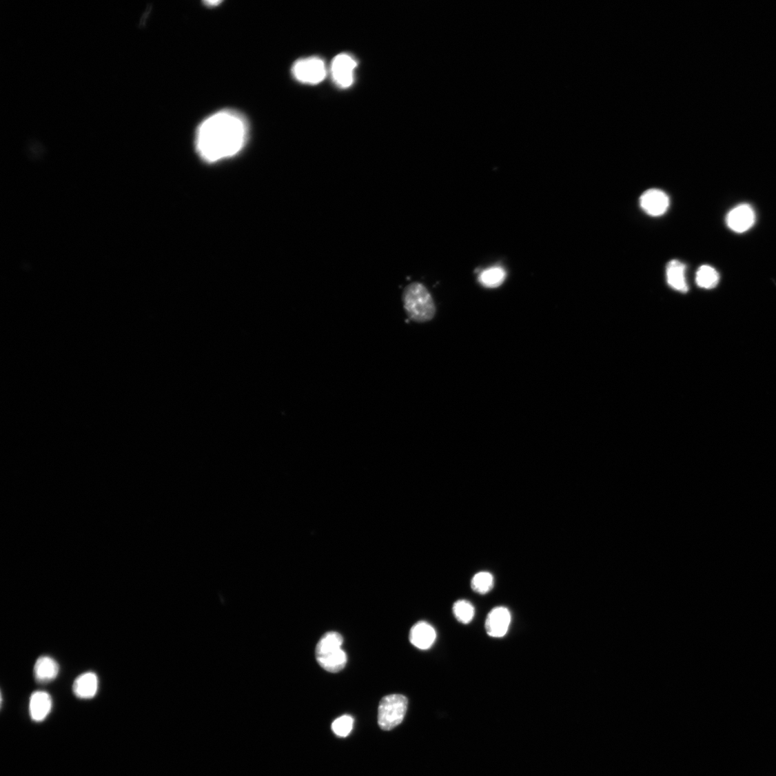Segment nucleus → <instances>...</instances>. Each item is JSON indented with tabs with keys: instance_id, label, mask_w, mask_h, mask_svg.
<instances>
[{
	"instance_id": "nucleus-1",
	"label": "nucleus",
	"mask_w": 776,
	"mask_h": 776,
	"mask_svg": "<svg viewBox=\"0 0 776 776\" xmlns=\"http://www.w3.org/2000/svg\"><path fill=\"white\" fill-rule=\"evenodd\" d=\"M249 127L240 112L224 110L202 122L196 130V149L202 160L214 163L238 155L247 143Z\"/></svg>"
},
{
	"instance_id": "nucleus-2",
	"label": "nucleus",
	"mask_w": 776,
	"mask_h": 776,
	"mask_svg": "<svg viewBox=\"0 0 776 776\" xmlns=\"http://www.w3.org/2000/svg\"><path fill=\"white\" fill-rule=\"evenodd\" d=\"M402 302L405 311L415 323H428L436 315L433 298L426 285L420 282H413L406 287L402 293Z\"/></svg>"
},
{
	"instance_id": "nucleus-3",
	"label": "nucleus",
	"mask_w": 776,
	"mask_h": 776,
	"mask_svg": "<svg viewBox=\"0 0 776 776\" xmlns=\"http://www.w3.org/2000/svg\"><path fill=\"white\" fill-rule=\"evenodd\" d=\"M342 640L334 635H325L320 639L316 648V659L318 664L331 673L342 671L347 657L342 649Z\"/></svg>"
},
{
	"instance_id": "nucleus-4",
	"label": "nucleus",
	"mask_w": 776,
	"mask_h": 776,
	"mask_svg": "<svg viewBox=\"0 0 776 776\" xmlns=\"http://www.w3.org/2000/svg\"><path fill=\"white\" fill-rule=\"evenodd\" d=\"M408 700L401 695H391L383 697L379 704L378 722L383 731L396 728L406 716Z\"/></svg>"
},
{
	"instance_id": "nucleus-5",
	"label": "nucleus",
	"mask_w": 776,
	"mask_h": 776,
	"mask_svg": "<svg viewBox=\"0 0 776 776\" xmlns=\"http://www.w3.org/2000/svg\"><path fill=\"white\" fill-rule=\"evenodd\" d=\"M292 72L296 80L309 84L322 82L327 75L325 62L316 57L298 60L294 63Z\"/></svg>"
},
{
	"instance_id": "nucleus-6",
	"label": "nucleus",
	"mask_w": 776,
	"mask_h": 776,
	"mask_svg": "<svg viewBox=\"0 0 776 776\" xmlns=\"http://www.w3.org/2000/svg\"><path fill=\"white\" fill-rule=\"evenodd\" d=\"M357 62L351 56L341 54L331 63V74L334 82L342 88H348L354 82V71Z\"/></svg>"
},
{
	"instance_id": "nucleus-7",
	"label": "nucleus",
	"mask_w": 776,
	"mask_h": 776,
	"mask_svg": "<svg viewBox=\"0 0 776 776\" xmlns=\"http://www.w3.org/2000/svg\"><path fill=\"white\" fill-rule=\"evenodd\" d=\"M756 214L754 209L748 204L733 208L727 215L728 227L736 233H744L755 225Z\"/></svg>"
},
{
	"instance_id": "nucleus-8",
	"label": "nucleus",
	"mask_w": 776,
	"mask_h": 776,
	"mask_svg": "<svg viewBox=\"0 0 776 776\" xmlns=\"http://www.w3.org/2000/svg\"><path fill=\"white\" fill-rule=\"evenodd\" d=\"M511 623V614L504 606L495 607L485 620V630L489 636L502 637L507 634Z\"/></svg>"
},
{
	"instance_id": "nucleus-9",
	"label": "nucleus",
	"mask_w": 776,
	"mask_h": 776,
	"mask_svg": "<svg viewBox=\"0 0 776 776\" xmlns=\"http://www.w3.org/2000/svg\"><path fill=\"white\" fill-rule=\"evenodd\" d=\"M641 208L650 216H660L668 210L670 200L668 195L660 190L652 189L645 192L640 198Z\"/></svg>"
},
{
	"instance_id": "nucleus-10",
	"label": "nucleus",
	"mask_w": 776,
	"mask_h": 776,
	"mask_svg": "<svg viewBox=\"0 0 776 776\" xmlns=\"http://www.w3.org/2000/svg\"><path fill=\"white\" fill-rule=\"evenodd\" d=\"M52 697L43 691L33 693L30 698L29 712L31 719L36 722L45 720L52 712Z\"/></svg>"
},
{
	"instance_id": "nucleus-11",
	"label": "nucleus",
	"mask_w": 776,
	"mask_h": 776,
	"mask_svg": "<svg viewBox=\"0 0 776 776\" xmlns=\"http://www.w3.org/2000/svg\"><path fill=\"white\" fill-rule=\"evenodd\" d=\"M409 639L413 646L420 650L429 649L436 639L434 629L427 622L420 621L412 627Z\"/></svg>"
},
{
	"instance_id": "nucleus-12",
	"label": "nucleus",
	"mask_w": 776,
	"mask_h": 776,
	"mask_svg": "<svg viewBox=\"0 0 776 776\" xmlns=\"http://www.w3.org/2000/svg\"><path fill=\"white\" fill-rule=\"evenodd\" d=\"M99 680L96 674L87 672L80 675L73 684L74 695L81 700L94 698L98 691Z\"/></svg>"
},
{
	"instance_id": "nucleus-13",
	"label": "nucleus",
	"mask_w": 776,
	"mask_h": 776,
	"mask_svg": "<svg viewBox=\"0 0 776 776\" xmlns=\"http://www.w3.org/2000/svg\"><path fill=\"white\" fill-rule=\"evenodd\" d=\"M59 673V664L53 657L47 655L40 657L33 668L35 680L40 684L52 682L58 677Z\"/></svg>"
},
{
	"instance_id": "nucleus-14",
	"label": "nucleus",
	"mask_w": 776,
	"mask_h": 776,
	"mask_svg": "<svg viewBox=\"0 0 776 776\" xmlns=\"http://www.w3.org/2000/svg\"><path fill=\"white\" fill-rule=\"evenodd\" d=\"M685 272L686 265L677 260H673L667 264L666 278L672 289L682 293L688 292Z\"/></svg>"
},
{
	"instance_id": "nucleus-15",
	"label": "nucleus",
	"mask_w": 776,
	"mask_h": 776,
	"mask_svg": "<svg viewBox=\"0 0 776 776\" xmlns=\"http://www.w3.org/2000/svg\"><path fill=\"white\" fill-rule=\"evenodd\" d=\"M719 280V275L712 266L702 265L698 269L696 282L700 288L713 289L718 285Z\"/></svg>"
},
{
	"instance_id": "nucleus-16",
	"label": "nucleus",
	"mask_w": 776,
	"mask_h": 776,
	"mask_svg": "<svg viewBox=\"0 0 776 776\" xmlns=\"http://www.w3.org/2000/svg\"><path fill=\"white\" fill-rule=\"evenodd\" d=\"M453 613L455 618L466 625L473 620L476 611L471 602L465 600H460L453 604Z\"/></svg>"
},
{
	"instance_id": "nucleus-17",
	"label": "nucleus",
	"mask_w": 776,
	"mask_h": 776,
	"mask_svg": "<svg viewBox=\"0 0 776 776\" xmlns=\"http://www.w3.org/2000/svg\"><path fill=\"white\" fill-rule=\"evenodd\" d=\"M494 586V578L491 573L482 571L476 573L471 582V589L476 593L485 595L491 591Z\"/></svg>"
},
{
	"instance_id": "nucleus-18",
	"label": "nucleus",
	"mask_w": 776,
	"mask_h": 776,
	"mask_svg": "<svg viewBox=\"0 0 776 776\" xmlns=\"http://www.w3.org/2000/svg\"><path fill=\"white\" fill-rule=\"evenodd\" d=\"M505 272L501 267H495L485 269L480 276V283L488 288H496L505 279Z\"/></svg>"
},
{
	"instance_id": "nucleus-19",
	"label": "nucleus",
	"mask_w": 776,
	"mask_h": 776,
	"mask_svg": "<svg viewBox=\"0 0 776 776\" xmlns=\"http://www.w3.org/2000/svg\"><path fill=\"white\" fill-rule=\"evenodd\" d=\"M353 725V717L350 715H343L333 722L331 730L336 735L345 737L351 733Z\"/></svg>"
}]
</instances>
